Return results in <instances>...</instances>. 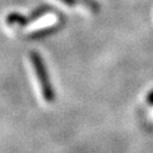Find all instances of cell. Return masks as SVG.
<instances>
[{
	"label": "cell",
	"instance_id": "obj_1",
	"mask_svg": "<svg viewBox=\"0 0 153 153\" xmlns=\"http://www.w3.org/2000/svg\"><path fill=\"white\" fill-rule=\"evenodd\" d=\"M32 60H33V65H34V68H35V71H36V75H38V78L41 82V86H42V93H43V97L47 101H52L53 99V93L51 91V86L49 84V81L47 78V73H45V69L43 67V64L41 59L39 58V56L35 53V52H32Z\"/></svg>",
	"mask_w": 153,
	"mask_h": 153
}]
</instances>
